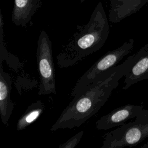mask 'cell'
I'll return each mask as SVG.
<instances>
[{"instance_id": "cell-1", "label": "cell", "mask_w": 148, "mask_h": 148, "mask_svg": "<svg viewBox=\"0 0 148 148\" xmlns=\"http://www.w3.org/2000/svg\"><path fill=\"white\" fill-rule=\"evenodd\" d=\"M136 57V52L122 64L100 74L81 94L73 97L51 127V131L79 127L93 117L118 86L119 80L130 71Z\"/></svg>"}, {"instance_id": "cell-2", "label": "cell", "mask_w": 148, "mask_h": 148, "mask_svg": "<svg viewBox=\"0 0 148 148\" xmlns=\"http://www.w3.org/2000/svg\"><path fill=\"white\" fill-rule=\"evenodd\" d=\"M109 25L102 3L99 2L88 22L77 26V31L57 56V63L61 68L77 64L86 57L98 51L106 41Z\"/></svg>"}, {"instance_id": "cell-3", "label": "cell", "mask_w": 148, "mask_h": 148, "mask_svg": "<svg viewBox=\"0 0 148 148\" xmlns=\"http://www.w3.org/2000/svg\"><path fill=\"white\" fill-rule=\"evenodd\" d=\"M103 138L101 148L131 147L148 139V109L143 108L133 121L105 133Z\"/></svg>"}, {"instance_id": "cell-4", "label": "cell", "mask_w": 148, "mask_h": 148, "mask_svg": "<svg viewBox=\"0 0 148 148\" xmlns=\"http://www.w3.org/2000/svg\"><path fill=\"white\" fill-rule=\"evenodd\" d=\"M134 40L130 39L117 49L107 52L99 58L77 80L71 92L75 97L81 94L102 73L117 65L121 60L129 54L134 48Z\"/></svg>"}, {"instance_id": "cell-5", "label": "cell", "mask_w": 148, "mask_h": 148, "mask_svg": "<svg viewBox=\"0 0 148 148\" xmlns=\"http://www.w3.org/2000/svg\"><path fill=\"white\" fill-rule=\"evenodd\" d=\"M36 60L40 79L38 94H56L57 90L52 44L48 34L44 30L40 31L37 42Z\"/></svg>"}, {"instance_id": "cell-6", "label": "cell", "mask_w": 148, "mask_h": 148, "mask_svg": "<svg viewBox=\"0 0 148 148\" xmlns=\"http://www.w3.org/2000/svg\"><path fill=\"white\" fill-rule=\"evenodd\" d=\"M143 108V106L127 104L114 109L100 117L95 123L98 130H107L120 126L128 120L135 118Z\"/></svg>"}, {"instance_id": "cell-7", "label": "cell", "mask_w": 148, "mask_h": 148, "mask_svg": "<svg viewBox=\"0 0 148 148\" xmlns=\"http://www.w3.org/2000/svg\"><path fill=\"white\" fill-rule=\"evenodd\" d=\"M137 57L130 71L124 76L123 90L148 79V42L136 52Z\"/></svg>"}, {"instance_id": "cell-8", "label": "cell", "mask_w": 148, "mask_h": 148, "mask_svg": "<svg viewBox=\"0 0 148 148\" xmlns=\"http://www.w3.org/2000/svg\"><path fill=\"white\" fill-rule=\"evenodd\" d=\"M12 79L9 73L3 71L0 62V116L3 124L9 125V120L14 104L10 99Z\"/></svg>"}, {"instance_id": "cell-9", "label": "cell", "mask_w": 148, "mask_h": 148, "mask_svg": "<svg viewBox=\"0 0 148 148\" xmlns=\"http://www.w3.org/2000/svg\"><path fill=\"white\" fill-rule=\"evenodd\" d=\"M42 0H14L12 21L17 26L26 27L40 7Z\"/></svg>"}, {"instance_id": "cell-10", "label": "cell", "mask_w": 148, "mask_h": 148, "mask_svg": "<svg viewBox=\"0 0 148 148\" xmlns=\"http://www.w3.org/2000/svg\"><path fill=\"white\" fill-rule=\"evenodd\" d=\"M45 106L40 100H38L28 106L17 121L16 130L21 131L34 123L43 113Z\"/></svg>"}, {"instance_id": "cell-11", "label": "cell", "mask_w": 148, "mask_h": 148, "mask_svg": "<svg viewBox=\"0 0 148 148\" xmlns=\"http://www.w3.org/2000/svg\"><path fill=\"white\" fill-rule=\"evenodd\" d=\"M0 42H1V61L0 62H2L3 59L6 61L8 65L12 69L17 71L18 68L21 67V64L18 58L9 53L3 46V25L4 22L3 20V15L0 10Z\"/></svg>"}, {"instance_id": "cell-12", "label": "cell", "mask_w": 148, "mask_h": 148, "mask_svg": "<svg viewBox=\"0 0 148 148\" xmlns=\"http://www.w3.org/2000/svg\"><path fill=\"white\" fill-rule=\"evenodd\" d=\"M84 131H80L76 135L69 138L66 142L60 145V148H73L75 147L80 141L82 136H83Z\"/></svg>"}, {"instance_id": "cell-13", "label": "cell", "mask_w": 148, "mask_h": 148, "mask_svg": "<svg viewBox=\"0 0 148 148\" xmlns=\"http://www.w3.org/2000/svg\"><path fill=\"white\" fill-rule=\"evenodd\" d=\"M86 0H80V2L82 3H83Z\"/></svg>"}, {"instance_id": "cell-14", "label": "cell", "mask_w": 148, "mask_h": 148, "mask_svg": "<svg viewBox=\"0 0 148 148\" xmlns=\"http://www.w3.org/2000/svg\"><path fill=\"white\" fill-rule=\"evenodd\" d=\"M147 145H148V139H147V142H146V145H145V147H146V146H147Z\"/></svg>"}]
</instances>
